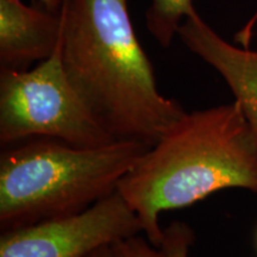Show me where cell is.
Returning <instances> with one entry per match:
<instances>
[{
  "mask_svg": "<svg viewBox=\"0 0 257 257\" xmlns=\"http://www.w3.org/2000/svg\"><path fill=\"white\" fill-rule=\"evenodd\" d=\"M32 2L36 5L51 10V11H60L63 0H32Z\"/></svg>",
  "mask_w": 257,
  "mask_h": 257,
  "instance_id": "cell-11",
  "label": "cell"
},
{
  "mask_svg": "<svg viewBox=\"0 0 257 257\" xmlns=\"http://www.w3.org/2000/svg\"><path fill=\"white\" fill-rule=\"evenodd\" d=\"M107 257H175L169 244L163 240L156 246L141 233L120 239L108 246Z\"/></svg>",
  "mask_w": 257,
  "mask_h": 257,
  "instance_id": "cell-9",
  "label": "cell"
},
{
  "mask_svg": "<svg viewBox=\"0 0 257 257\" xmlns=\"http://www.w3.org/2000/svg\"><path fill=\"white\" fill-rule=\"evenodd\" d=\"M150 147L117 141L76 147L30 138L0 155V231L79 214L117 191Z\"/></svg>",
  "mask_w": 257,
  "mask_h": 257,
  "instance_id": "cell-3",
  "label": "cell"
},
{
  "mask_svg": "<svg viewBox=\"0 0 257 257\" xmlns=\"http://www.w3.org/2000/svg\"><path fill=\"white\" fill-rule=\"evenodd\" d=\"M142 232L136 213L115 191L79 214L4 231L0 257H87Z\"/></svg>",
  "mask_w": 257,
  "mask_h": 257,
  "instance_id": "cell-5",
  "label": "cell"
},
{
  "mask_svg": "<svg viewBox=\"0 0 257 257\" xmlns=\"http://www.w3.org/2000/svg\"><path fill=\"white\" fill-rule=\"evenodd\" d=\"M108 246H104V248H100L98 250H95L94 252H92L91 255H88L87 257H107V253H108Z\"/></svg>",
  "mask_w": 257,
  "mask_h": 257,
  "instance_id": "cell-12",
  "label": "cell"
},
{
  "mask_svg": "<svg viewBox=\"0 0 257 257\" xmlns=\"http://www.w3.org/2000/svg\"><path fill=\"white\" fill-rule=\"evenodd\" d=\"M62 16L21 0H0V69H28L55 53Z\"/></svg>",
  "mask_w": 257,
  "mask_h": 257,
  "instance_id": "cell-7",
  "label": "cell"
},
{
  "mask_svg": "<svg viewBox=\"0 0 257 257\" xmlns=\"http://www.w3.org/2000/svg\"><path fill=\"white\" fill-rule=\"evenodd\" d=\"M37 137L85 148L117 142L74 89L60 44L34 68L0 69V143L9 147Z\"/></svg>",
  "mask_w": 257,
  "mask_h": 257,
  "instance_id": "cell-4",
  "label": "cell"
},
{
  "mask_svg": "<svg viewBox=\"0 0 257 257\" xmlns=\"http://www.w3.org/2000/svg\"><path fill=\"white\" fill-rule=\"evenodd\" d=\"M178 35L193 54L220 74L257 140V50L232 46L220 37L197 11L186 18Z\"/></svg>",
  "mask_w": 257,
  "mask_h": 257,
  "instance_id": "cell-6",
  "label": "cell"
},
{
  "mask_svg": "<svg viewBox=\"0 0 257 257\" xmlns=\"http://www.w3.org/2000/svg\"><path fill=\"white\" fill-rule=\"evenodd\" d=\"M163 240L169 244L175 257H188L189 248L194 242V232L184 221H174L165 230Z\"/></svg>",
  "mask_w": 257,
  "mask_h": 257,
  "instance_id": "cell-10",
  "label": "cell"
},
{
  "mask_svg": "<svg viewBox=\"0 0 257 257\" xmlns=\"http://www.w3.org/2000/svg\"><path fill=\"white\" fill-rule=\"evenodd\" d=\"M60 53L70 83L115 141L156 144L186 114L161 94L127 0H63Z\"/></svg>",
  "mask_w": 257,
  "mask_h": 257,
  "instance_id": "cell-1",
  "label": "cell"
},
{
  "mask_svg": "<svg viewBox=\"0 0 257 257\" xmlns=\"http://www.w3.org/2000/svg\"><path fill=\"white\" fill-rule=\"evenodd\" d=\"M226 188L257 193V140L236 100L186 112L137 161L117 192L161 246L160 214Z\"/></svg>",
  "mask_w": 257,
  "mask_h": 257,
  "instance_id": "cell-2",
  "label": "cell"
},
{
  "mask_svg": "<svg viewBox=\"0 0 257 257\" xmlns=\"http://www.w3.org/2000/svg\"><path fill=\"white\" fill-rule=\"evenodd\" d=\"M195 12L192 0H153L146 14V24L162 48H169L179 34L181 21Z\"/></svg>",
  "mask_w": 257,
  "mask_h": 257,
  "instance_id": "cell-8",
  "label": "cell"
}]
</instances>
